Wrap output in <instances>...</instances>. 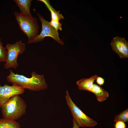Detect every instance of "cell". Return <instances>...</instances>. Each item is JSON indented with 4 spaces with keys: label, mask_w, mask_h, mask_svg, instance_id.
<instances>
[{
    "label": "cell",
    "mask_w": 128,
    "mask_h": 128,
    "mask_svg": "<svg viewBox=\"0 0 128 128\" xmlns=\"http://www.w3.org/2000/svg\"><path fill=\"white\" fill-rule=\"evenodd\" d=\"M31 74V77L28 78L23 75L15 74L10 69L9 74L6 76V79L8 82L24 89L37 91L47 88L48 85L43 74H38L34 71Z\"/></svg>",
    "instance_id": "obj_1"
},
{
    "label": "cell",
    "mask_w": 128,
    "mask_h": 128,
    "mask_svg": "<svg viewBox=\"0 0 128 128\" xmlns=\"http://www.w3.org/2000/svg\"><path fill=\"white\" fill-rule=\"evenodd\" d=\"M27 107L26 102L19 95L14 96L1 108L2 116L4 118L16 120L25 114Z\"/></svg>",
    "instance_id": "obj_2"
},
{
    "label": "cell",
    "mask_w": 128,
    "mask_h": 128,
    "mask_svg": "<svg viewBox=\"0 0 128 128\" xmlns=\"http://www.w3.org/2000/svg\"><path fill=\"white\" fill-rule=\"evenodd\" d=\"M14 14L20 30L27 35L28 41L35 37L37 35L39 28L37 19L17 12H14Z\"/></svg>",
    "instance_id": "obj_3"
},
{
    "label": "cell",
    "mask_w": 128,
    "mask_h": 128,
    "mask_svg": "<svg viewBox=\"0 0 128 128\" xmlns=\"http://www.w3.org/2000/svg\"><path fill=\"white\" fill-rule=\"evenodd\" d=\"M65 97L73 119L79 127H92L97 124L96 121L86 115L73 102L68 91Z\"/></svg>",
    "instance_id": "obj_4"
},
{
    "label": "cell",
    "mask_w": 128,
    "mask_h": 128,
    "mask_svg": "<svg viewBox=\"0 0 128 128\" xmlns=\"http://www.w3.org/2000/svg\"><path fill=\"white\" fill-rule=\"evenodd\" d=\"M26 46V45L21 40L17 41L14 44L6 45L5 48L7 51V56L4 65L5 69L16 68L18 66L17 61L18 55L23 54L25 50Z\"/></svg>",
    "instance_id": "obj_5"
},
{
    "label": "cell",
    "mask_w": 128,
    "mask_h": 128,
    "mask_svg": "<svg viewBox=\"0 0 128 128\" xmlns=\"http://www.w3.org/2000/svg\"><path fill=\"white\" fill-rule=\"evenodd\" d=\"M36 13L41 22L42 30L39 35H37L32 40L28 41L27 43L30 44L42 41L45 37H49L53 38L61 45H63L64 43L59 38L58 31L51 25L50 22L46 20L40 14L36 12Z\"/></svg>",
    "instance_id": "obj_6"
},
{
    "label": "cell",
    "mask_w": 128,
    "mask_h": 128,
    "mask_svg": "<svg viewBox=\"0 0 128 128\" xmlns=\"http://www.w3.org/2000/svg\"><path fill=\"white\" fill-rule=\"evenodd\" d=\"M24 92V89L14 84L11 86L0 85V108L13 96L22 95Z\"/></svg>",
    "instance_id": "obj_7"
},
{
    "label": "cell",
    "mask_w": 128,
    "mask_h": 128,
    "mask_svg": "<svg viewBox=\"0 0 128 128\" xmlns=\"http://www.w3.org/2000/svg\"><path fill=\"white\" fill-rule=\"evenodd\" d=\"M110 45L112 50L120 58H128V43L124 38L117 36L111 41Z\"/></svg>",
    "instance_id": "obj_8"
},
{
    "label": "cell",
    "mask_w": 128,
    "mask_h": 128,
    "mask_svg": "<svg viewBox=\"0 0 128 128\" xmlns=\"http://www.w3.org/2000/svg\"><path fill=\"white\" fill-rule=\"evenodd\" d=\"M98 76L96 75L88 78H82L76 82L78 89L91 92L94 82Z\"/></svg>",
    "instance_id": "obj_9"
},
{
    "label": "cell",
    "mask_w": 128,
    "mask_h": 128,
    "mask_svg": "<svg viewBox=\"0 0 128 128\" xmlns=\"http://www.w3.org/2000/svg\"><path fill=\"white\" fill-rule=\"evenodd\" d=\"M14 2L19 7L21 14L32 16L30 9L32 0H14Z\"/></svg>",
    "instance_id": "obj_10"
},
{
    "label": "cell",
    "mask_w": 128,
    "mask_h": 128,
    "mask_svg": "<svg viewBox=\"0 0 128 128\" xmlns=\"http://www.w3.org/2000/svg\"><path fill=\"white\" fill-rule=\"evenodd\" d=\"M95 95L97 100L102 102L106 100L109 96V93L100 86L94 84L91 92Z\"/></svg>",
    "instance_id": "obj_11"
},
{
    "label": "cell",
    "mask_w": 128,
    "mask_h": 128,
    "mask_svg": "<svg viewBox=\"0 0 128 128\" xmlns=\"http://www.w3.org/2000/svg\"><path fill=\"white\" fill-rule=\"evenodd\" d=\"M42 2L45 5L51 13V20L59 21L64 19V17L61 14L59 13V11L55 10L50 4L48 0H39Z\"/></svg>",
    "instance_id": "obj_12"
},
{
    "label": "cell",
    "mask_w": 128,
    "mask_h": 128,
    "mask_svg": "<svg viewBox=\"0 0 128 128\" xmlns=\"http://www.w3.org/2000/svg\"><path fill=\"white\" fill-rule=\"evenodd\" d=\"M0 128H21L16 120L3 118L0 119Z\"/></svg>",
    "instance_id": "obj_13"
},
{
    "label": "cell",
    "mask_w": 128,
    "mask_h": 128,
    "mask_svg": "<svg viewBox=\"0 0 128 128\" xmlns=\"http://www.w3.org/2000/svg\"><path fill=\"white\" fill-rule=\"evenodd\" d=\"M128 121V108L116 115L114 118V121H120L125 122Z\"/></svg>",
    "instance_id": "obj_14"
},
{
    "label": "cell",
    "mask_w": 128,
    "mask_h": 128,
    "mask_svg": "<svg viewBox=\"0 0 128 128\" xmlns=\"http://www.w3.org/2000/svg\"><path fill=\"white\" fill-rule=\"evenodd\" d=\"M0 39V62H5L7 56V51L2 45V43Z\"/></svg>",
    "instance_id": "obj_15"
},
{
    "label": "cell",
    "mask_w": 128,
    "mask_h": 128,
    "mask_svg": "<svg viewBox=\"0 0 128 128\" xmlns=\"http://www.w3.org/2000/svg\"><path fill=\"white\" fill-rule=\"evenodd\" d=\"M50 22L51 25L57 31L62 30V24L59 21L51 20Z\"/></svg>",
    "instance_id": "obj_16"
},
{
    "label": "cell",
    "mask_w": 128,
    "mask_h": 128,
    "mask_svg": "<svg viewBox=\"0 0 128 128\" xmlns=\"http://www.w3.org/2000/svg\"><path fill=\"white\" fill-rule=\"evenodd\" d=\"M115 122V128H126V126L124 122L120 121H118Z\"/></svg>",
    "instance_id": "obj_17"
},
{
    "label": "cell",
    "mask_w": 128,
    "mask_h": 128,
    "mask_svg": "<svg viewBox=\"0 0 128 128\" xmlns=\"http://www.w3.org/2000/svg\"><path fill=\"white\" fill-rule=\"evenodd\" d=\"M96 80V83L99 85H103L105 82L104 79L98 76Z\"/></svg>",
    "instance_id": "obj_18"
},
{
    "label": "cell",
    "mask_w": 128,
    "mask_h": 128,
    "mask_svg": "<svg viewBox=\"0 0 128 128\" xmlns=\"http://www.w3.org/2000/svg\"><path fill=\"white\" fill-rule=\"evenodd\" d=\"M73 128H79L80 127L73 119Z\"/></svg>",
    "instance_id": "obj_19"
}]
</instances>
